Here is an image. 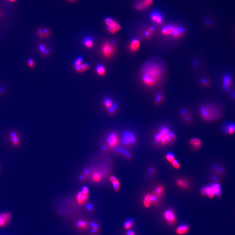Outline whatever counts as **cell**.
<instances>
[{
    "instance_id": "e0dca14e",
    "label": "cell",
    "mask_w": 235,
    "mask_h": 235,
    "mask_svg": "<svg viewBox=\"0 0 235 235\" xmlns=\"http://www.w3.org/2000/svg\"><path fill=\"white\" fill-rule=\"evenodd\" d=\"M190 143L193 146V149L195 150H198L200 149L202 145L201 141L199 139L196 138L191 139L190 141Z\"/></svg>"
},
{
    "instance_id": "6da1fadb",
    "label": "cell",
    "mask_w": 235,
    "mask_h": 235,
    "mask_svg": "<svg viewBox=\"0 0 235 235\" xmlns=\"http://www.w3.org/2000/svg\"><path fill=\"white\" fill-rule=\"evenodd\" d=\"M163 62L158 58H151L144 64L141 72V79L144 85L153 87L158 85L165 74Z\"/></svg>"
},
{
    "instance_id": "8d00e7d4",
    "label": "cell",
    "mask_w": 235,
    "mask_h": 235,
    "mask_svg": "<svg viewBox=\"0 0 235 235\" xmlns=\"http://www.w3.org/2000/svg\"><path fill=\"white\" fill-rule=\"evenodd\" d=\"M113 187L115 189L116 191H118L119 189L120 185L119 183L118 180L113 182Z\"/></svg>"
},
{
    "instance_id": "9a60e30c",
    "label": "cell",
    "mask_w": 235,
    "mask_h": 235,
    "mask_svg": "<svg viewBox=\"0 0 235 235\" xmlns=\"http://www.w3.org/2000/svg\"><path fill=\"white\" fill-rule=\"evenodd\" d=\"M189 226L187 224H184L179 225L176 228V232L178 235H183L186 234L189 230Z\"/></svg>"
},
{
    "instance_id": "b9f144b4",
    "label": "cell",
    "mask_w": 235,
    "mask_h": 235,
    "mask_svg": "<svg viewBox=\"0 0 235 235\" xmlns=\"http://www.w3.org/2000/svg\"><path fill=\"white\" fill-rule=\"evenodd\" d=\"M82 195L83 194L81 193V192H79V193L77 194V199L78 201V203H79L80 202H81V201Z\"/></svg>"
},
{
    "instance_id": "7402d4cb",
    "label": "cell",
    "mask_w": 235,
    "mask_h": 235,
    "mask_svg": "<svg viewBox=\"0 0 235 235\" xmlns=\"http://www.w3.org/2000/svg\"><path fill=\"white\" fill-rule=\"evenodd\" d=\"M164 192V188L162 186H158L155 188L154 191L153 195L160 199V197L163 195Z\"/></svg>"
},
{
    "instance_id": "4316f807",
    "label": "cell",
    "mask_w": 235,
    "mask_h": 235,
    "mask_svg": "<svg viewBox=\"0 0 235 235\" xmlns=\"http://www.w3.org/2000/svg\"><path fill=\"white\" fill-rule=\"evenodd\" d=\"M115 151H117V152L122 153L128 158H129L130 157V155L129 154V153L128 151H127L126 150H125V149H123L122 148H120V147H115Z\"/></svg>"
},
{
    "instance_id": "60d3db41",
    "label": "cell",
    "mask_w": 235,
    "mask_h": 235,
    "mask_svg": "<svg viewBox=\"0 0 235 235\" xmlns=\"http://www.w3.org/2000/svg\"><path fill=\"white\" fill-rule=\"evenodd\" d=\"M81 193L85 195H88V188L87 186H84L81 189Z\"/></svg>"
},
{
    "instance_id": "3957f363",
    "label": "cell",
    "mask_w": 235,
    "mask_h": 235,
    "mask_svg": "<svg viewBox=\"0 0 235 235\" xmlns=\"http://www.w3.org/2000/svg\"><path fill=\"white\" fill-rule=\"evenodd\" d=\"M176 139L175 134L170 132L168 128L163 127L154 137V141L157 145L171 144Z\"/></svg>"
},
{
    "instance_id": "8992f818",
    "label": "cell",
    "mask_w": 235,
    "mask_h": 235,
    "mask_svg": "<svg viewBox=\"0 0 235 235\" xmlns=\"http://www.w3.org/2000/svg\"><path fill=\"white\" fill-rule=\"evenodd\" d=\"M7 139L13 147H18L21 144V137L18 132L15 131H11L8 132Z\"/></svg>"
},
{
    "instance_id": "f35d334b",
    "label": "cell",
    "mask_w": 235,
    "mask_h": 235,
    "mask_svg": "<svg viewBox=\"0 0 235 235\" xmlns=\"http://www.w3.org/2000/svg\"><path fill=\"white\" fill-rule=\"evenodd\" d=\"M7 223V221L0 216V227H4Z\"/></svg>"
},
{
    "instance_id": "f5cc1de1",
    "label": "cell",
    "mask_w": 235,
    "mask_h": 235,
    "mask_svg": "<svg viewBox=\"0 0 235 235\" xmlns=\"http://www.w3.org/2000/svg\"><path fill=\"white\" fill-rule=\"evenodd\" d=\"M102 148L104 151H105L106 150V146H104V145L102 146Z\"/></svg>"
},
{
    "instance_id": "9c48e42d",
    "label": "cell",
    "mask_w": 235,
    "mask_h": 235,
    "mask_svg": "<svg viewBox=\"0 0 235 235\" xmlns=\"http://www.w3.org/2000/svg\"><path fill=\"white\" fill-rule=\"evenodd\" d=\"M115 49L112 44L109 42L104 43L102 46V52L106 58H109L114 54Z\"/></svg>"
},
{
    "instance_id": "94428289",
    "label": "cell",
    "mask_w": 235,
    "mask_h": 235,
    "mask_svg": "<svg viewBox=\"0 0 235 235\" xmlns=\"http://www.w3.org/2000/svg\"><path fill=\"white\" fill-rule=\"evenodd\" d=\"M1 163H0V170H1Z\"/></svg>"
},
{
    "instance_id": "1f68e13d",
    "label": "cell",
    "mask_w": 235,
    "mask_h": 235,
    "mask_svg": "<svg viewBox=\"0 0 235 235\" xmlns=\"http://www.w3.org/2000/svg\"><path fill=\"white\" fill-rule=\"evenodd\" d=\"M104 103L105 106H106V107L108 108H109L111 107L113 104L112 101L109 98H105L104 99Z\"/></svg>"
},
{
    "instance_id": "680465c9",
    "label": "cell",
    "mask_w": 235,
    "mask_h": 235,
    "mask_svg": "<svg viewBox=\"0 0 235 235\" xmlns=\"http://www.w3.org/2000/svg\"><path fill=\"white\" fill-rule=\"evenodd\" d=\"M67 1H69V2H76V1H77V0H67Z\"/></svg>"
},
{
    "instance_id": "4dcf8cb0",
    "label": "cell",
    "mask_w": 235,
    "mask_h": 235,
    "mask_svg": "<svg viewBox=\"0 0 235 235\" xmlns=\"http://www.w3.org/2000/svg\"><path fill=\"white\" fill-rule=\"evenodd\" d=\"M37 34L39 36V37H40L41 39H46V34H44V32L43 31L42 28H39L37 31Z\"/></svg>"
},
{
    "instance_id": "bcb514c9",
    "label": "cell",
    "mask_w": 235,
    "mask_h": 235,
    "mask_svg": "<svg viewBox=\"0 0 235 235\" xmlns=\"http://www.w3.org/2000/svg\"><path fill=\"white\" fill-rule=\"evenodd\" d=\"M5 93V89L3 86H0V96L4 95Z\"/></svg>"
},
{
    "instance_id": "ac0fdd59",
    "label": "cell",
    "mask_w": 235,
    "mask_h": 235,
    "mask_svg": "<svg viewBox=\"0 0 235 235\" xmlns=\"http://www.w3.org/2000/svg\"><path fill=\"white\" fill-rule=\"evenodd\" d=\"M134 7L139 11H142L147 8L145 5L143 0H137L134 4Z\"/></svg>"
},
{
    "instance_id": "d590c367",
    "label": "cell",
    "mask_w": 235,
    "mask_h": 235,
    "mask_svg": "<svg viewBox=\"0 0 235 235\" xmlns=\"http://www.w3.org/2000/svg\"><path fill=\"white\" fill-rule=\"evenodd\" d=\"M143 2L147 8H148L153 4V0H143Z\"/></svg>"
},
{
    "instance_id": "603a6c76",
    "label": "cell",
    "mask_w": 235,
    "mask_h": 235,
    "mask_svg": "<svg viewBox=\"0 0 235 235\" xmlns=\"http://www.w3.org/2000/svg\"><path fill=\"white\" fill-rule=\"evenodd\" d=\"M176 184L179 187L183 188H187L188 187V183L184 179H178L176 181Z\"/></svg>"
},
{
    "instance_id": "52a82bcc",
    "label": "cell",
    "mask_w": 235,
    "mask_h": 235,
    "mask_svg": "<svg viewBox=\"0 0 235 235\" xmlns=\"http://www.w3.org/2000/svg\"><path fill=\"white\" fill-rule=\"evenodd\" d=\"M136 138L135 135L130 132H126L123 135L122 142L125 145H131L136 142Z\"/></svg>"
},
{
    "instance_id": "30bf717a",
    "label": "cell",
    "mask_w": 235,
    "mask_h": 235,
    "mask_svg": "<svg viewBox=\"0 0 235 235\" xmlns=\"http://www.w3.org/2000/svg\"><path fill=\"white\" fill-rule=\"evenodd\" d=\"M164 217L168 224L170 225H173L176 222L175 213L171 209H168L164 212Z\"/></svg>"
},
{
    "instance_id": "83f0119b",
    "label": "cell",
    "mask_w": 235,
    "mask_h": 235,
    "mask_svg": "<svg viewBox=\"0 0 235 235\" xmlns=\"http://www.w3.org/2000/svg\"><path fill=\"white\" fill-rule=\"evenodd\" d=\"M133 225V221L132 219H129L125 222L124 224V227L126 230H130Z\"/></svg>"
},
{
    "instance_id": "5b68a950",
    "label": "cell",
    "mask_w": 235,
    "mask_h": 235,
    "mask_svg": "<svg viewBox=\"0 0 235 235\" xmlns=\"http://www.w3.org/2000/svg\"><path fill=\"white\" fill-rule=\"evenodd\" d=\"M201 193L202 195L207 196L210 198H213L215 195L219 196L222 193L220 185L215 183L211 185L203 187L201 190Z\"/></svg>"
},
{
    "instance_id": "d4e9b609",
    "label": "cell",
    "mask_w": 235,
    "mask_h": 235,
    "mask_svg": "<svg viewBox=\"0 0 235 235\" xmlns=\"http://www.w3.org/2000/svg\"><path fill=\"white\" fill-rule=\"evenodd\" d=\"M181 113L182 117L184 118L185 121H186L187 122H189V121H191V117L188 115V113L186 110L182 109L181 111Z\"/></svg>"
},
{
    "instance_id": "db71d44e",
    "label": "cell",
    "mask_w": 235,
    "mask_h": 235,
    "mask_svg": "<svg viewBox=\"0 0 235 235\" xmlns=\"http://www.w3.org/2000/svg\"><path fill=\"white\" fill-rule=\"evenodd\" d=\"M84 173H85V174H88V169H85V170H84Z\"/></svg>"
},
{
    "instance_id": "d6a6232c",
    "label": "cell",
    "mask_w": 235,
    "mask_h": 235,
    "mask_svg": "<svg viewBox=\"0 0 235 235\" xmlns=\"http://www.w3.org/2000/svg\"><path fill=\"white\" fill-rule=\"evenodd\" d=\"M28 66L31 69H33L35 66L34 60L32 58H30L28 60Z\"/></svg>"
},
{
    "instance_id": "6f0895ef",
    "label": "cell",
    "mask_w": 235,
    "mask_h": 235,
    "mask_svg": "<svg viewBox=\"0 0 235 235\" xmlns=\"http://www.w3.org/2000/svg\"><path fill=\"white\" fill-rule=\"evenodd\" d=\"M8 1L10 2H14L17 1V0H8Z\"/></svg>"
},
{
    "instance_id": "484cf974",
    "label": "cell",
    "mask_w": 235,
    "mask_h": 235,
    "mask_svg": "<svg viewBox=\"0 0 235 235\" xmlns=\"http://www.w3.org/2000/svg\"><path fill=\"white\" fill-rule=\"evenodd\" d=\"M96 70L98 74L100 75H103L105 73V69L104 67L101 65H98L96 67Z\"/></svg>"
},
{
    "instance_id": "e575fe53",
    "label": "cell",
    "mask_w": 235,
    "mask_h": 235,
    "mask_svg": "<svg viewBox=\"0 0 235 235\" xmlns=\"http://www.w3.org/2000/svg\"><path fill=\"white\" fill-rule=\"evenodd\" d=\"M172 165L173 166L174 168H175L176 169H179L180 167V165L178 161L177 160H175L174 161H173L171 163Z\"/></svg>"
},
{
    "instance_id": "d6986e66",
    "label": "cell",
    "mask_w": 235,
    "mask_h": 235,
    "mask_svg": "<svg viewBox=\"0 0 235 235\" xmlns=\"http://www.w3.org/2000/svg\"><path fill=\"white\" fill-rule=\"evenodd\" d=\"M90 67V65L88 63H85L78 66H74V69L78 72H82L88 70Z\"/></svg>"
},
{
    "instance_id": "f1b7e54d",
    "label": "cell",
    "mask_w": 235,
    "mask_h": 235,
    "mask_svg": "<svg viewBox=\"0 0 235 235\" xmlns=\"http://www.w3.org/2000/svg\"><path fill=\"white\" fill-rule=\"evenodd\" d=\"M165 158L169 162H170L171 163L176 160L174 155L173 154H172V153H169L167 154L165 156Z\"/></svg>"
},
{
    "instance_id": "681fc988",
    "label": "cell",
    "mask_w": 235,
    "mask_h": 235,
    "mask_svg": "<svg viewBox=\"0 0 235 235\" xmlns=\"http://www.w3.org/2000/svg\"><path fill=\"white\" fill-rule=\"evenodd\" d=\"M127 235H135V233L133 232V231H132V230H129V231H128L127 232Z\"/></svg>"
},
{
    "instance_id": "f546056e",
    "label": "cell",
    "mask_w": 235,
    "mask_h": 235,
    "mask_svg": "<svg viewBox=\"0 0 235 235\" xmlns=\"http://www.w3.org/2000/svg\"><path fill=\"white\" fill-rule=\"evenodd\" d=\"M93 178L94 180L96 181H98L102 178V174L99 172H95L93 175Z\"/></svg>"
},
{
    "instance_id": "7c38bea8",
    "label": "cell",
    "mask_w": 235,
    "mask_h": 235,
    "mask_svg": "<svg viewBox=\"0 0 235 235\" xmlns=\"http://www.w3.org/2000/svg\"><path fill=\"white\" fill-rule=\"evenodd\" d=\"M104 22L107 26H111L116 29V32H118L121 30V27L120 25L116 22L114 20L110 18H106L104 19Z\"/></svg>"
},
{
    "instance_id": "836d02e7",
    "label": "cell",
    "mask_w": 235,
    "mask_h": 235,
    "mask_svg": "<svg viewBox=\"0 0 235 235\" xmlns=\"http://www.w3.org/2000/svg\"><path fill=\"white\" fill-rule=\"evenodd\" d=\"M82 60L83 58L81 57H79L78 58H77V59L74 63V66H78V65H81V63L82 62Z\"/></svg>"
},
{
    "instance_id": "9f6ffc18",
    "label": "cell",
    "mask_w": 235,
    "mask_h": 235,
    "mask_svg": "<svg viewBox=\"0 0 235 235\" xmlns=\"http://www.w3.org/2000/svg\"><path fill=\"white\" fill-rule=\"evenodd\" d=\"M2 15H3V13L0 10V18L2 17Z\"/></svg>"
},
{
    "instance_id": "7dc6e473",
    "label": "cell",
    "mask_w": 235,
    "mask_h": 235,
    "mask_svg": "<svg viewBox=\"0 0 235 235\" xmlns=\"http://www.w3.org/2000/svg\"><path fill=\"white\" fill-rule=\"evenodd\" d=\"M87 208L88 209V210L91 211H92L93 209V206L91 204H88L87 206Z\"/></svg>"
},
{
    "instance_id": "5bb4252c",
    "label": "cell",
    "mask_w": 235,
    "mask_h": 235,
    "mask_svg": "<svg viewBox=\"0 0 235 235\" xmlns=\"http://www.w3.org/2000/svg\"><path fill=\"white\" fill-rule=\"evenodd\" d=\"M150 18L151 20L157 24L160 25L162 23V17L161 14L157 12H153L150 14Z\"/></svg>"
},
{
    "instance_id": "44dd1931",
    "label": "cell",
    "mask_w": 235,
    "mask_h": 235,
    "mask_svg": "<svg viewBox=\"0 0 235 235\" xmlns=\"http://www.w3.org/2000/svg\"><path fill=\"white\" fill-rule=\"evenodd\" d=\"M143 204L145 207L146 208L150 207L151 204V195L147 194L145 196L143 199Z\"/></svg>"
},
{
    "instance_id": "ee69618b",
    "label": "cell",
    "mask_w": 235,
    "mask_h": 235,
    "mask_svg": "<svg viewBox=\"0 0 235 235\" xmlns=\"http://www.w3.org/2000/svg\"><path fill=\"white\" fill-rule=\"evenodd\" d=\"M87 226V223L84 220H81V228H85Z\"/></svg>"
},
{
    "instance_id": "f6af8a7d",
    "label": "cell",
    "mask_w": 235,
    "mask_h": 235,
    "mask_svg": "<svg viewBox=\"0 0 235 235\" xmlns=\"http://www.w3.org/2000/svg\"><path fill=\"white\" fill-rule=\"evenodd\" d=\"M90 225H91V227L95 229H96L97 230L98 229V225L96 224L95 223H94V222H91L90 223Z\"/></svg>"
},
{
    "instance_id": "7bdbcfd3",
    "label": "cell",
    "mask_w": 235,
    "mask_h": 235,
    "mask_svg": "<svg viewBox=\"0 0 235 235\" xmlns=\"http://www.w3.org/2000/svg\"><path fill=\"white\" fill-rule=\"evenodd\" d=\"M201 82H202V85H204V86H209V82L206 79H202Z\"/></svg>"
},
{
    "instance_id": "ab89813d",
    "label": "cell",
    "mask_w": 235,
    "mask_h": 235,
    "mask_svg": "<svg viewBox=\"0 0 235 235\" xmlns=\"http://www.w3.org/2000/svg\"><path fill=\"white\" fill-rule=\"evenodd\" d=\"M106 28H107L108 31L111 34H116V32H117L116 30V29L111 26H107Z\"/></svg>"
},
{
    "instance_id": "11a10c76",
    "label": "cell",
    "mask_w": 235,
    "mask_h": 235,
    "mask_svg": "<svg viewBox=\"0 0 235 235\" xmlns=\"http://www.w3.org/2000/svg\"><path fill=\"white\" fill-rule=\"evenodd\" d=\"M83 178H84V176H82V175L79 176V179H83Z\"/></svg>"
},
{
    "instance_id": "816d5d0a",
    "label": "cell",
    "mask_w": 235,
    "mask_h": 235,
    "mask_svg": "<svg viewBox=\"0 0 235 235\" xmlns=\"http://www.w3.org/2000/svg\"><path fill=\"white\" fill-rule=\"evenodd\" d=\"M91 232L92 233H96L97 232V230L92 228L91 229Z\"/></svg>"
},
{
    "instance_id": "c3c4849f",
    "label": "cell",
    "mask_w": 235,
    "mask_h": 235,
    "mask_svg": "<svg viewBox=\"0 0 235 235\" xmlns=\"http://www.w3.org/2000/svg\"><path fill=\"white\" fill-rule=\"evenodd\" d=\"M116 109L114 107H113L112 106L111 107L109 108V112L112 113L114 111H115L116 110Z\"/></svg>"
},
{
    "instance_id": "8fae6325",
    "label": "cell",
    "mask_w": 235,
    "mask_h": 235,
    "mask_svg": "<svg viewBox=\"0 0 235 235\" xmlns=\"http://www.w3.org/2000/svg\"><path fill=\"white\" fill-rule=\"evenodd\" d=\"M232 85V80L229 75H225L223 78V88L225 91H230Z\"/></svg>"
},
{
    "instance_id": "f907efd6",
    "label": "cell",
    "mask_w": 235,
    "mask_h": 235,
    "mask_svg": "<svg viewBox=\"0 0 235 235\" xmlns=\"http://www.w3.org/2000/svg\"><path fill=\"white\" fill-rule=\"evenodd\" d=\"M117 180V179H116V177H115V176H112L111 177V181H112V183L113 182H114V181H116Z\"/></svg>"
},
{
    "instance_id": "7a4b0ae2",
    "label": "cell",
    "mask_w": 235,
    "mask_h": 235,
    "mask_svg": "<svg viewBox=\"0 0 235 235\" xmlns=\"http://www.w3.org/2000/svg\"><path fill=\"white\" fill-rule=\"evenodd\" d=\"M199 113L202 118L207 122L216 121L220 118L222 115L219 106L213 103L202 105L199 109Z\"/></svg>"
},
{
    "instance_id": "cb8c5ba5",
    "label": "cell",
    "mask_w": 235,
    "mask_h": 235,
    "mask_svg": "<svg viewBox=\"0 0 235 235\" xmlns=\"http://www.w3.org/2000/svg\"><path fill=\"white\" fill-rule=\"evenodd\" d=\"M84 44L88 48H91L93 46V41L91 37H87L84 39Z\"/></svg>"
},
{
    "instance_id": "2e32d148",
    "label": "cell",
    "mask_w": 235,
    "mask_h": 235,
    "mask_svg": "<svg viewBox=\"0 0 235 235\" xmlns=\"http://www.w3.org/2000/svg\"><path fill=\"white\" fill-rule=\"evenodd\" d=\"M140 46V43L139 40L134 39L131 41L129 44V48L132 52H135L139 50Z\"/></svg>"
},
{
    "instance_id": "ffe728a7",
    "label": "cell",
    "mask_w": 235,
    "mask_h": 235,
    "mask_svg": "<svg viewBox=\"0 0 235 235\" xmlns=\"http://www.w3.org/2000/svg\"><path fill=\"white\" fill-rule=\"evenodd\" d=\"M38 48H39V51H40V53L43 55L47 56L49 54L50 50L49 48L46 47L44 44H40L39 45Z\"/></svg>"
},
{
    "instance_id": "91938a15",
    "label": "cell",
    "mask_w": 235,
    "mask_h": 235,
    "mask_svg": "<svg viewBox=\"0 0 235 235\" xmlns=\"http://www.w3.org/2000/svg\"><path fill=\"white\" fill-rule=\"evenodd\" d=\"M233 98H235V93L234 94V95H233Z\"/></svg>"
},
{
    "instance_id": "74e56055",
    "label": "cell",
    "mask_w": 235,
    "mask_h": 235,
    "mask_svg": "<svg viewBox=\"0 0 235 235\" xmlns=\"http://www.w3.org/2000/svg\"><path fill=\"white\" fill-rule=\"evenodd\" d=\"M163 98L162 95H158L155 98V103H156L157 104L160 103L163 100Z\"/></svg>"
},
{
    "instance_id": "4fadbf2b",
    "label": "cell",
    "mask_w": 235,
    "mask_h": 235,
    "mask_svg": "<svg viewBox=\"0 0 235 235\" xmlns=\"http://www.w3.org/2000/svg\"><path fill=\"white\" fill-rule=\"evenodd\" d=\"M107 142L111 147H115L118 142V138L117 135L115 133H110L107 139Z\"/></svg>"
},
{
    "instance_id": "ba28073f",
    "label": "cell",
    "mask_w": 235,
    "mask_h": 235,
    "mask_svg": "<svg viewBox=\"0 0 235 235\" xmlns=\"http://www.w3.org/2000/svg\"><path fill=\"white\" fill-rule=\"evenodd\" d=\"M222 130L226 134L232 135L235 132V123L228 121L223 123L221 126Z\"/></svg>"
},
{
    "instance_id": "277c9868",
    "label": "cell",
    "mask_w": 235,
    "mask_h": 235,
    "mask_svg": "<svg viewBox=\"0 0 235 235\" xmlns=\"http://www.w3.org/2000/svg\"><path fill=\"white\" fill-rule=\"evenodd\" d=\"M162 33L165 36L172 37L173 38H178L181 37L184 33L183 28L172 25H166L162 29Z\"/></svg>"
}]
</instances>
